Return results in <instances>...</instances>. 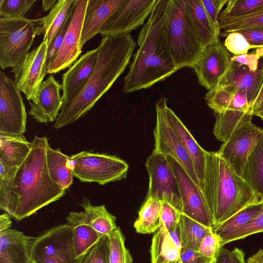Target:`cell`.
<instances>
[{"instance_id": "cell-12", "label": "cell", "mask_w": 263, "mask_h": 263, "mask_svg": "<svg viewBox=\"0 0 263 263\" xmlns=\"http://www.w3.org/2000/svg\"><path fill=\"white\" fill-rule=\"evenodd\" d=\"M262 132L252 122L246 123L233 132L217 152L238 176L242 177L248 158Z\"/></svg>"}, {"instance_id": "cell-27", "label": "cell", "mask_w": 263, "mask_h": 263, "mask_svg": "<svg viewBox=\"0 0 263 263\" xmlns=\"http://www.w3.org/2000/svg\"><path fill=\"white\" fill-rule=\"evenodd\" d=\"M75 0H59L49 13L37 20L36 34H43L48 46L64 23Z\"/></svg>"}, {"instance_id": "cell-45", "label": "cell", "mask_w": 263, "mask_h": 263, "mask_svg": "<svg viewBox=\"0 0 263 263\" xmlns=\"http://www.w3.org/2000/svg\"><path fill=\"white\" fill-rule=\"evenodd\" d=\"M225 37L223 44L234 55L247 54L249 49H252L245 37L237 31L229 33Z\"/></svg>"}, {"instance_id": "cell-51", "label": "cell", "mask_w": 263, "mask_h": 263, "mask_svg": "<svg viewBox=\"0 0 263 263\" xmlns=\"http://www.w3.org/2000/svg\"><path fill=\"white\" fill-rule=\"evenodd\" d=\"M181 263H214L215 259L207 257L198 251L182 247L180 251Z\"/></svg>"}, {"instance_id": "cell-31", "label": "cell", "mask_w": 263, "mask_h": 263, "mask_svg": "<svg viewBox=\"0 0 263 263\" xmlns=\"http://www.w3.org/2000/svg\"><path fill=\"white\" fill-rule=\"evenodd\" d=\"M242 177L256 195L263 199V132L248 158Z\"/></svg>"}, {"instance_id": "cell-8", "label": "cell", "mask_w": 263, "mask_h": 263, "mask_svg": "<svg viewBox=\"0 0 263 263\" xmlns=\"http://www.w3.org/2000/svg\"><path fill=\"white\" fill-rule=\"evenodd\" d=\"M82 259L77 256L72 227L67 222L35 237L31 248L32 263H82Z\"/></svg>"}, {"instance_id": "cell-1", "label": "cell", "mask_w": 263, "mask_h": 263, "mask_svg": "<svg viewBox=\"0 0 263 263\" xmlns=\"http://www.w3.org/2000/svg\"><path fill=\"white\" fill-rule=\"evenodd\" d=\"M136 46L130 34L102 37L92 74L80 92L63 105L55 129L76 122L92 108L124 72Z\"/></svg>"}, {"instance_id": "cell-49", "label": "cell", "mask_w": 263, "mask_h": 263, "mask_svg": "<svg viewBox=\"0 0 263 263\" xmlns=\"http://www.w3.org/2000/svg\"><path fill=\"white\" fill-rule=\"evenodd\" d=\"M262 56L263 47L258 48L250 53L233 55L231 57V62H237L247 66L252 71H255L258 68L259 60Z\"/></svg>"}, {"instance_id": "cell-34", "label": "cell", "mask_w": 263, "mask_h": 263, "mask_svg": "<svg viewBox=\"0 0 263 263\" xmlns=\"http://www.w3.org/2000/svg\"><path fill=\"white\" fill-rule=\"evenodd\" d=\"M263 208V199L244 207L229 218L214 226L212 231L221 239L227 235L248 223L255 217Z\"/></svg>"}, {"instance_id": "cell-47", "label": "cell", "mask_w": 263, "mask_h": 263, "mask_svg": "<svg viewBox=\"0 0 263 263\" xmlns=\"http://www.w3.org/2000/svg\"><path fill=\"white\" fill-rule=\"evenodd\" d=\"M161 203V226L168 230L179 223L182 213L166 201Z\"/></svg>"}, {"instance_id": "cell-26", "label": "cell", "mask_w": 263, "mask_h": 263, "mask_svg": "<svg viewBox=\"0 0 263 263\" xmlns=\"http://www.w3.org/2000/svg\"><path fill=\"white\" fill-rule=\"evenodd\" d=\"M187 14L205 47L217 42L219 34L210 20L201 0H184Z\"/></svg>"}, {"instance_id": "cell-40", "label": "cell", "mask_w": 263, "mask_h": 263, "mask_svg": "<svg viewBox=\"0 0 263 263\" xmlns=\"http://www.w3.org/2000/svg\"><path fill=\"white\" fill-rule=\"evenodd\" d=\"M109 263H132L133 258L125 245V237L120 227L108 236Z\"/></svg>"}, {"instance_id": "cell-19", "label": "cell", "mask_w": 263, "mask_h": 263, "mask_svg": "<svg viewBox=\"0 0 263 263\" xmlns=\"http://www.w3.org/2000/svg\"><path fill=\"white\" fill-rule=\"evenodd\" d=\"M234 90L233 98L228 109L216 115L213 134L217 140L223 142L238 127L251 122L253 116L246 95L238 89Z\"/></svg>"}, {"instance_id": "cell-32", "label": "cell", "mask_w": 263, "mask_h": 263, "mask_svg": "<svg viewBox=\"0 0 263 263\" xmlns=\"http://www.w3.org/2000/svg\"><path fill=\"white\" fill-rule=\"evenodd\" d=\"M17 167H8L0 162V208L15 218L19 198L13 187Z\"/></svg>"}, {"instance_id": "cell-17", "label": "cell", "mask_w": 263, "mask_h": 263, "mask_svg": "<svg viewBox=\"0 0 263 263\" xmlns=\"http://www.w3.org/2000/svg\"><path fill=\"white\" fill-rule=\"evenodd\" d=\"M155 109L156 122L153 132L155 148L153 152L160 153L165 156H170L176 159L200 188L190 155L168 124L160 109L156 106Z\"/></svg>"}, {"instance_id": "cell-29", "label": "cell", "mask_w": 263, "mask_h": 263, "mask_svg": "<svg viewBox=\"0 0 263 263\" xmlns=\"http://www.w3.org/2000/svg\"><path fill=\"white\" fill-rule=\"evenodd\" d=\"M31 148L25 136L0 135V162L8 167H18L28 156Z\"/></svg>"}, {"instance_id": "cell-21", "label": "cell", "mask_w": 263, "mask_h": 263, "mask_svg": "<svg viewBox=\"0 0 263 263\" xmlns=\"http://www.w3.org/2000/svg\"><path fill=\"white\" fill-rule=\"evenodd\" d=\"M263 82V56L255 71L236 62H231L229 69L218 85L229 87L243 92L252 105L256 98Z\"/></svg>"}, {"instance_id": "cell-20", "label": "cell", "mask_w": 263, "mask_h": 263, "mask_svg": "<svg viewBox=\"0 0 263 263\" xmlns=\"http://www.w3.org/2000/svg\"><path fill=\"white\" fill-rule=\"evenodd\" d=\"M62 84L50 74L41 84L32 102H29V114L37 122L48 123L56 121L63 101L60 95Z\"/></svg>"}, {"instance_id": "cell-5", "label": "cell", "mask_w": 263, "mask_h": 263, "mask_svg": "<svg viewBox=\"0 0 263 263\" xmlns=\"http://www.w3.org/2000/svg\"><path fill=\"white\" fill-rule=\"evenodd\" d=\"M163 29L178 70L183 67L192 68L205 47L187 14L184 0H167Z\"/></svg>"}, {"instance_id": "cell-42", "label": "cell", "mask_w": 263, "mask_h": 263, "mask_svg": "<svg viewBox=\"0 0 263 263\" xmlns=\"http://www.w3.org/2000/svg\"><path fill=\"white\" fill-rule=\"evenodd\" d=\"M36 0H0V15L5 18H20L31 8Z\"/></svg>"}, {"instance_id": "cell-16", "label": "cell", "mask_w": 263, "mask_h": 263, "mask_svg": "<svg viewBox=\"0 0 263 263\" xmlns=\"http://www.w3.org/2000/svg\"><path fill=\"white\" fill-rule=\"evenodd\" d=\"M231 57L220 40L206 46L192 67L199 84L209 90L217 86L230 68Z\"/></svg>"}, {"instance_id": "cell-55", "label": "cell", "mask_w": 263, "mask_h": 263, "mask_svg": "<svg viewBox=\"0 0 263 263\" xmlns=\"http://www.w3.org/2000/svg\"><path fill=\"white\" fill-rule=\"evenodd\" d=\"M246 263H263V249H260L249 257Z\"/></svg>"}, {"instance_id": "cell-28", "label": "cell", "mask_w": 263, "mask_h": 263, "mask_svg": "<svg viewBox=\"0 0 263 263\" xmlns=\"http://www.w3.org/2000/svg\"><path fill=\"white\" fill-rule=\"evenodd\" d=\"M47 167L51 180L63 191L72 184L73 174L69 157L60 149H53L48 144L46 152Z\"/></svg>"}, {"instance_id": "cell-54", "label": "cell", "mask_w": 263, "mask_h": 263, "mask_svg": "<svg viewBox=\"0 0 263 263\" xmlns=\"http://www.w3.org/2000/svg\"><path fill=\"white\" fill-rule=\"evenodd\" d=\"M10 215L5 212L0 216V232L11 229L12 222Z\"/></svg>"}, {"instance_id": "cell-39", "label": "cell", "mask_w": 263, "mask_h": 263, "mask_svg": "<svg viewBox=\"0 0 263 263\" xmlns=\"http://www.w3.org/2000/svg\"><path fill=\"white\" fill-rule=\"evenodd\" d=\"M234 92L232 88L217 85L209 90L205 95L204 99L208 106L216 114L228 109L232 101Z\"/></svg>"}, {"instance_id": "cell-11", "label": "cell", "mask_w": 263, "mask_h": 263, "mask_svg": "<svg viewBox=\"0 0 263 263\" xmlns=\"http://www.w3.org/2000/svg\"><path fill=\"white\" fill-rule=\"evenodd\" d=\"M166 157L178 182L182 214L212 229L214 226L213 218L201 189L176 159L170 156Z\"/></svg>"}, {"instance_id": "cell-50", "label": "cell", "mask_w": 263, "mask_h": 263, "mask_svg": "<svg viewBox=\"0 0 263 263\" xmlns=\"http://www.w3.org/2000/svg\"><path fill=\"white\" fill-rule=\"evenodd\" d=\"M214 263H246L245 253L238 248L229 250L221 247Z\"/></svg>"}, {"instance_id": "cell-14", "label": "cell", "mask_w": 263, "mask_h": 263, "mask_svg": "<svg viewBox=\"0 0 263 263\" xmlns=\"http://www.w3.org/2000/svg\"><path fill=\"white\" fill-rule=\"evenodd\" d=\"M48 48L47 41L43 40L12 70L14 73V82L16 87L29 101H34L37 90L47 73L46 62Z\"/></svg>"}, {"instance_id": "cell-56", "label": "cell", "mask_w": 263, "mask_h": 263, "mask_svg": "<svg viewBox=\"0 0 263 263\" xmlns=\"http://www.w3.org/2000/svg\"><path fill=\"white\" fill-rule=\"evenodd\" d=\"M57 2L56 0H43L42 8L44 11H47L51 10Z\"/></svg>"}, {"instance_id": "cell-6", "label": "cell", "mask_w": 263, "mask_h": 263, "mask_svg": "<svg viewBox=\"0 0 263 263\" xmlns=\"http://www.w3.org/2000/svg\"><path fill=\"white\" fill-rule=\"evenodd\" d=\"M37 20L0 18V67H14L29 52L36 34Z\"/></svg>"}, {"instance_id": "cell-52", "label": "cell", "mask_w": 263, "mask_h": 263, "mask_svg": "<svg viewBox=\"0 0 263 263\" xmlns=\"http://www.w3.org/2000/svg\"><path fill=\"white\" fill-rule=\"evenodd\" d=\"M242 34L252 49L263 47V28H253L236 31Z\"/></svg>"}, {"instance_id": "cell-43", "label": "cell", "mask_w": 263, "mask_h": 263, "mask_svg": "<svg viewBox=\"0 0 263 263\" xmlns=\"http://www.w3.org/2000/svg\"><path fill=\"white\" fill-rule=\"evenodd\" d=\"M82 263H109L108 236L104 235L101 240L83 256Z\"/></svg>"}, {"instance_id": "cell-37", "label": "cell", "mask_w": 263, "mask_h": 263, "mask_svg": "<svg viewBox=\"0 0 263 263\" xmlns=\"http://www.w3.org/2000/svg\"><path fill=\"white\" fill-rule=\"evenodd\" d=\"M263 10V0H229L218 21L243 17Z\"/></svg>"}, {"instance_id": "cell-10", "label": "cell", "mask_w": 263, "mask_h": 263, "mask_svg": "<svg viewBox=\"0 0 263 263\" xmlns=\"http://www.w3.org/2000/svg\"><path fill=\"white\" fill-rule=\"evenodd\" d=\"M27 114L20 91L14 80L0 71V135H23Z\"/></svg>"}, {"instance_id": "cell-15", "label": "cell", "mask_w": 263, "mask_h": 263, "mask_svg": "<svg viewBox=\"0 0 263 263\" xmlns=\"http://www.w3.org/2000/svg\"><path fill=\"white\" fill-rule=\"evenodd\" d=\"M88 1H75L71 22L62 46L50 65L47 73L54 74L69 68L82 53L81 34Z\"/></svg>"}, {"instance_id": "cell-30", "label": "cell", "mask_w": 263, "mask_h": 263, "mask_svg": "<svg viewBox=\"0 0 263 263\" xmlns=\"http://www.w3.org/2000/svg\"><path fill=\"white\" fill-rule=\"evenodd\" d=\"M167 230L162 226L154 233L151 247L152 263H181L180 251Z\"/></svg>"}, {"instance_id": "cell-41", "label": "cell", "mask_w": 263, "mask_h": 263, "mask_svg": "<svg viewBox=\"0 0 263 263\" xmlns=\"http://www.w3.org/2000/svg\"><path fill=\"white\" fill-rule=\"evenodd\" d=\"M260 232H263V208L260 212L248 223L220 239V245L223 247L229 242L243 239L248 236Z\"/></svg>"}, {"instance_id": "cell-57", "label": "cell", "mask_w": 263, "mask_h": 263, "mask_svg": "<svg viewBox=\"0 0 263 263\" xmlns=\"http://www.w3.org/2000/svg\"><path fill=\"white\" fill-rule=\"evenodd\" d=\"M254 115L259 117L263 120V111H259L255 113Z\"/></svg>"}, {"instance_id": "cell-24", "label": "cell", "mask_w": 263, "mask_h": 263, "mask_svg": "<svg viewBox=\"0 0 263 263\" xmlns=\"http://www.w3.org/2000/svg\"><path fill=\"white\" fill-rule=\"evenodd\" d=\"M124 0H88L82 27L81 46L99 33L106 22Z\"/></svg>"}, {"instance_id": "cell-9", "label": "cell", "mask_w": 263, "mask_h": 263, "mask_svg": "<svg viewBox=\"0 0 263 263\" xmlns=\"http://www.w3.org/2000/svg\"><path fill=\"white\" fill-rule=\"evenodd\" d=\"M149 185L146 198L166 201L181 213L182 204L178 182L166 157L153 152L146 162Z\"/></svg>"}, {"instance_id": "cell-13", "label": "cell", "mask_w": 263, "mask_h": 263, "mask_svg": "<svg viewBox=\"0 0 263 263\" xmlns=\"http://www.w3.org/2000/svg\"><path fill=\"white\" fill-rule=\"evenodd\" d=\"M157 0H124L101 28L99 33L104 37L129 34L143 25Z\"/></svg>"}, {"instance_id": "cell-36", "label": "cell", "mask_w": 263, "mask_h": 263, "mask_svg": "<svg viewBox=\"0 0 263 263\" xmlns=\"http://www.w3.org/2000/svg\"><path fill=\"white\" fill-rule=\"evenodd\" d=\"M181 248L198 251L205 236L212 230L195 220L181 214L179 222Z\"/></svg>"}, {"instance_id": "cell-25", "label": "cell", "mask_w": 263, "mask_h": 263, "mask_svg": "<svg viewBox=\"0 0 263 263\" xmlns=\"http://www.w3.org/2000/svg\"><path fill=\"white\" fill-rule=\"evenodd\" d=\"M66 219L72 227V239L77 256L83 258L104 235L91 227L84 211L71 212Z\"/></svg>"}, {"instance_id": "cell-46", "label": "cell", "mask_w": 263, "mask_h": 263, "mask_svg": "<svg viewBox=\"0 0 263 263\" xmlns=\"http://www.w3.org/2000/svg\"><path fill=\"white\" fill-rule=\"evenodd\" d=\"M221 247L219 237L212 230L202 240L198 251L207 257L215 259Z\"/></svg>"}, {"instance_id": "cell-4", "label": "cell", "mask_w": 263, "mask_h": 263, "mask_svg": "<svg viewBox=\"0 0 263 263\" xmlns=\"http://www.w3.org/2000/svg\"><path fill=\"white\" fill-rule=\"evenodd\" d=\"M203 195L214 226L260 199L218 152H206Z\"/></svg>"}, {"instance_id": "cell-2", "label": "cell", "mask_w": 263, "mask_h": 263, "mask_svg": "<svg viewBox=\"0 0 263 263\" xmlns=\"http://www.w3.org/2000/svg\"><path fill=\"white\" fill-rule=\"evenodd\" d=\"M167 0H157L139 32V48L125 77L123 92L130 93L152 87L178 70L172 57L163 29Z\"/></svg>"}, {"instance_id": "cell-48", "label": "cell", "mask_w": 263, "mask_h": 263, "mask_svg": "<svg viewBox=\"0 0 263 263\" xmlns=\"http://www.w3.org/2000/svg\"><path fill=\"white\" fill-rule=\"evenodd\" d=\"M203 7L217 32L219 34L218 16L228 0H201Z\"/></svg>"}, {"instance_id": "cell-23", "label": "cell", "mask_w": 263, "mask_h": 263, "mask_svg": "<svg viewBox=\"0 0 263 263\" xmlns=\"http://www.w3.org/2000/svg\"><path fill=\"white\" fill-rule=\"evenodd\" d=\"M34 239L13 229L0 232V263H32L31 248Z\"/></svg>"}, {"instance_id": "cell-35", "label": "cell", "mask_w": 263, "mask_h": 263, "mask_svg": "<svg viewBox=\"0 0 263 263\" xmlns=\"http://www.w3.org/2000/svg\"><path fill=\"white\" fill-rule=\"evenodd\" d=\"M161 208L160 201L145 198L134 224L137 232L143 234L155 233L161 226Z\"/></svg>"}, {"instance_id": "cell-44", "label": "cell", "mask_w": 263, "mask_h": 263, "mask_svg": "<svg viewBox=\"0 0 263 263\" xmlns=\"http://www.w3.org/2000/svg\"><path fill=\"white\" fill-rule=\"evenodd\" d=\"M74 6L75 1L64 23L57 33L52 43L48 46L46 62V67L47 70L62 46L74 12Z\"/></svg>"}, {"instance_id": "cell-22", "label": "cell", "mask_w": 263, "mask_h": 263, "mask_svg": "<svg viewBox=\"0 0 263 263\" xmlns=\"http://www.w3.org/2000/svg\"><path fill=\"white\" fill-rule=\"evenodd\" d=\"M98 55V48L88 51L63 74V105L76 96L84 87L96 67Z\"/></svg>"}, {"instance_id": "cell-53", "label": "cell", "mask_w": 263, "mask_h": 263, "mask_svg": "<svg viewBox=\"0 0 263 263\" xmlns=\"http://www.w3.org/2000/svg\"><path fill=\"white\" fill-rule=\"evenodd\" d=\"M259 111H263V82L258 95L251 106V112L253 116Z\"/></svg>"}, {"instance_id": "cell-7", "label": "cell", "mask_w": 263, "mask_h": 263, "mask_svg": "<svg viewBox=\"0 0 263 263\" xmlns=\"http://www.w3.org/2000/svg\"><path fill=\"white\" fill-rule=\"evenodd\" d=\"M69 163L80 181L101 185L125 178L128 170V164L116 156L87 151L70 156Z\"/></svg>"}, {"instance_id": "cell-18", "label": "cell", "mask_w": 263, "mask_h": 263, "mask_svg": "<svg viewBox=\"0 0 263 263\" xmlns=\"http://www.w3.org/2000/svg\"><path fill=\"white\" fill-rule=\"evenodd\" d=\"M167 101L165 97H161L156 101L155 106L160 109L168 124L190 155L203 192L207 151L200 146L179 118L168 107Z\"/></svg>"}, {"instance_id": "cell-3", "label": "cell", "mask_w": 263, "mask_h": 263, "mask_svg": "<svg viewBox=\"0 0 263 263\" xmlns=\"http://www.w3.org/2000/svg\"><path fill=\"white\" fill-rule=\"evenodd\" d=\"M48 139L34 136L31 150L23 163L17 167L13 187L19 201L14 219L20 221L40 209L63 197L62 190L48 174L46 152Z\"/></svg>"}, {"instance_id": "cell-33", "label": "cell", "mask_w": 263, "mask_h": 263, "mask_svg": "<svg viewBox=\"0 0 263 263\" xmlns=\"http://www.w3.org/2000/svg\"><path fill=\"white\" fill-rule=\"evenodd\" d=\"M81 205L84 208L89 224L101 234L109 236L117 228L116 217L107 210L104 205H93L85 198Z\"/></svg>"}, {"instance_id": "cell-38", "label": "cell", "mask_w": 263, "mask_h": 263, "mask_svg": "<svg viewBox=\"0 0 263 263\" xmlns=\"http://www.w3.org/2000/svg\"><path fill=\"white\" fill-rule=\"evenodd\" d=\"M219 36L225 37L229 33L239 30L263 28V10L243 17L219 21Z\"/></svg>"}]
</instances>
